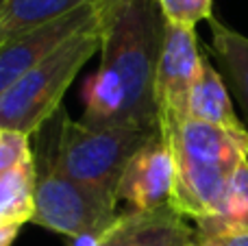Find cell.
Returning <instances> with one entry per match:
<instances>
[{"label":"cell","instance_id":"1","mask_svg":"<svg viewBox=\"0 0 248 246\" xmlns=\"http://www.w3.org/2000/svg\"><path fill=\"white\" fill-rule=\"evenodd\" d=\"M166 22L157 0H103L100 65L83 87V124L159 129L155 78Z\"/></svg>","mask_w":248,"mask_h":246},{"label":"cell","instance_id":"2","mask_svg":"<svg viewBox=\"0 0 248 246\" xmlns=\"http://www.w3.org/2000/svg\"><path fill=\"white\" fill-rule=\"evenodd\" d=\"M176 159L172 205L194 222L216 216L233 172L248 161V131L187 120L168 139Z\"/></svg>","mask_w":248,"mask_h":246},{"label":"cell","instance_id":"3","mask_svg":"<svg viewBox=\"0 0 248 246\" xmlns=\"http://www.w3.org/2000/svg\"><path fill=\"white\" fill-rule=\"evenodd\" d=\"M57 133L59 111L37 133L31 135L35 139V212L31 222L68 238L85 233L103 235L122 214L118 212L120 200L77 181L57 166Z\"/></svg>","mask_w":248,"mask_h":246},{"label":"cell","instance_id":"4","mask_svg":"<svg viewBox=\"0 0 248 246\" xmlns=\"http://www.w3.org/2000/svg\"><path fill=\"white\" fill-rule=\"evenodd\" d=\"M103 26V24H100ZM100 48V29L85 31L17 78L0 96V129L35 135L57 111L78 70Z\"/></svg>","mask_w":248,"mask_h":246},{"label":"cell","instance_id":"5","mask_svg":"<svg viewBox=\"0 0 248 246\" xmlns=\"http://www.w3.org/2000/svg\"><path fill=\"white\" fill-rule=\"evenodd\" d=\"M153 131L133 126H87L70 120L59 109L57 166L72 179L118 199V183L131 157L150 139Z\"/></svg>","mask_w":248,"mask_h":246},{"label":"cell","instance_id":"6","mask_svg":"<svg viewBox=\"0 0 248 246\" xmlns=\"http://www.w3.org/2000/svg\"><path fill=\"white\" fill-rule=\"evenodd\" d=\"M202 52L198 50L196 31L166 22L161 57L155 78V107L161 138L170 139L187 120L189 92L198 77Z\"/></svg>","mask_w":248,"mask_h":246},{"label":"cell","instance_id":"7","mask_svg":"<svg viewBox=\"0 0 248 246\" xmlns=\"http://www.w3.org/2000/svg\"><path fill=\"white\" fill-rule=\"evenodd\" d=\"M103 24V0H92L48 24L11 39L0 48V96L26 72L39 65L72 37L85 31L100 29Z\"/></svg>","mask_w":248,"mask_h":246},{"label":"cell","instance_id":"8","mask_svg":"<svg viewBox=\"0 0 248 246\" xmlns=\"http://www.w3.org/2000/svg\"><path fill=\"white\" fill-rule=\"evenodd\" d=\"M176 187V159L159 129L131 157L118 183V200L144 212L172 203Z\"/></svg>","mask_w":248,"mask_h":246},{"label":"cell","instance_id":"9","mask_svg":"<svg viewBox=\"0 0 248 246\" xmlns=\"http://www.w3.org/2000/svg\"><path fill=\"white\" fill-rule=\"evenodd\" d=\"M196 229L172 203L155 209H126L98 238V246H187Z\"/></svg>","mask_w":248,"mask_h":246},{"label":"cell","instance_id":"10","mask_svg":"<svg viewBox=\"0 0 248 246\" xmlns=\"http://www.w3.org/2000/svg\"><path fill=\"white\" fill-rule=\"evenodd\" d=\"M187 116L192 120L207 122V124L220 126L227 131H248L233 109L227 83L207 55H202L201 70H198V77L192 85V92H189Z\"/></svg>","mask_w":248,"mask_h":246},{"label":"cell","instance_id":"11","mask_svg":"<svg viewBox=\"0 0 248 246\" xmlns=\"http://www.w3.org/2000/svg\"><path fill=\"white\" fill-rule=\"evenodd\" d=\"M92 0H0V48Z\"/></svg>","mask_w":248,"mask_h":246},{"label":"cell","instance_id":"12","mask_svg":"<svg viewBox=\"0 0 248 246\" xmlns=\"http://www.w3.org/2000/svg\"><path fill=\"white\" fill-rule=\"evenodd\" d=\"M211 50L218 59L227 81L231 83V90L235 94L237 103L242 105L246 116V129H248V37L231 26L222 24L220 20L211 17Z\"/></svg>","mask_w":248,"mask_h":246},{"label":"cell","instance_id":"13","mask_svg":"<svg viewBox=\"0 0 248 246\" xmlns=\"http://www.w3.org/2000/svg\"><path fill=\"white\" fill-rule=\"evenodd\" d=\"M198 235L248 233V161L233 172L216 216L196 222Z\"/></svg>","mask_w":248,"mask_h":246},{"label":"cell","instance_id":"14","mask_svg":"<svg viewBox=\"0 0 248 246\" xmlns=\"http://www.w3.org/2000/svg\"><path fill=\"white\" fill-rule=\"evenodd\" d=\"M35 166L33 159L0 172V222L17 225L33 220L35 200Z\"/></svg>","mask_w":248,"mask_h":246},{"label":"cell","instance_id":"15","mask_svg":"<svg viewBox=\"0 0 248 246\" xmlns=\"http://www.w3.org/2000/svg\"><path fill=\"white\" fill-rule=\"evenodd\" d=\"M157 2L166 20L179 26L194 29L198 22H209L214 17V13H211L214 0H157Z\"/></svg>","mask_w":248,"mask_h":246},{"label":"cell","instance_id":"16","mask_svg":"<svg viewBox=\"0 0 248 246\" xmlns=\"http://www.w3.org/2000/svg\"><path fill=\"white\" fill-rule=\"evenodd\" d=\"M29 159H33L29 135L2 129V139H0V172L16 168V166L24 164Z\"/></svg>","mask_w":248,"mask_h":246},{"label":"cell","instance_id":"17","mask_svg":"<svg viewBox=\"0 0 248 246\" xmlns=\"http://www.w3.org/2000/svg\"><path fill=\"white\" fill-rule=\"evenodd\" d=\"M187 246H248V233H229V235H198L194 233Z\"/></svg>","mask_w":248,"mask_h":246},{"label":"cell","instance_id":"18","mask_svg":"<svg viewBox=\"0 0 248 246\" xmlns=\"http://www.w3.org/2000/svg\"><path fill=\"white\" fill-rule=\"evenodd\" d=\"M98 238L96 233H85V235H77V238H70L68 246H98Z\"/></svg>","mask_w":248,"mask_h":246},{"label":"cell","instance_id":"19","mask_svg":"<svg viewBox=\"0 0 248 246\" xmlns=\"http://www.w3.org/2000/svg\"><path fill=\"white\" fill-rule=\"evenodd\" d=\"M17 231H20V227H2L0 229V246H11Z\"/></svg>","mask_w":248,"mask_h":246},{"label":"cell","instance_id":"20","mask_svg":"<svg viewBox=\"0 0 248 246\" xmlns=\"http://www.w3.org/2000/svg\"><path fill=\"white\" fill-rule=\"evenodd\" d=\"M0 139H2V129H0Z\"/></svg>","mask_w":248,"mask_h":246}]
</instances>
